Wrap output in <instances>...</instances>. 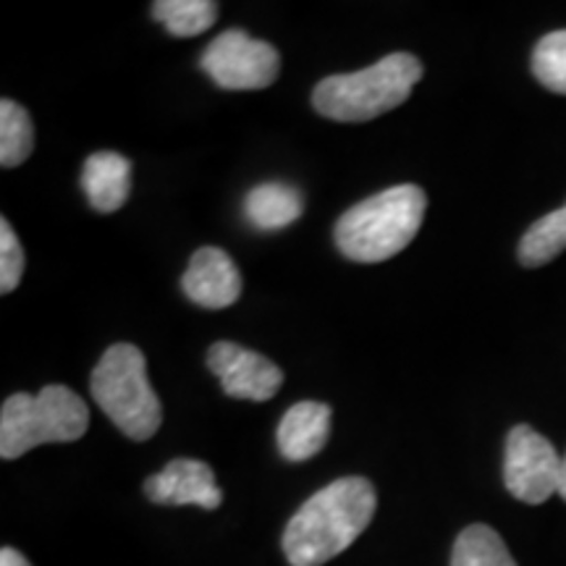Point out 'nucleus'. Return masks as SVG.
<instances>
[{
  "label": "nucleus",
  "mask_w": 566,
  "mask_h": 566,
  "mask_svg": "<svg viewBox=\"0 0 566 566\" xmlns=\"http://www.w3.org/2000/svg\"><path fill=\"white\" fill-rule=\"evenodd\" d=\"M147 499L163 506H200L218 509L223 504V491L216 483V472L200 459H174L158 475L145 480Z\"/></svg>",
  "instance_id": "1a4fd4ad"
},
{
  "label": "nucleus",
  "mask_w": 566,
  "mask_h": 566,
  "mask_svg": "<svg viewBox=\"0 0 566 566\" xmlns=\"http://www.w3.org/2000/svg\"><path fill=\"white\" fill-rule=\"evenodd\" d=\"M331 436V407L321 401H300L289 407L279 424V451L289 462H304L321 454Z\"/></svg>",
  "instance_id": "9b49d317"
},
{
  "label": "nucleus",
  "mask_w": 566,
  "mask_h": 566,
  "mask_svg": "<svg viewBox=\"0 0 566 566\" xmlns=\"http://www.w3.org/2000/svg\"><path fill=\"white\" fill-rule=\"evenodd\" d=\"M304 212V197L292 184L268 181L258 184L244 197V216L254 229L279 231L300 221Z\"/></svg>",
  "instance_id": "ddd939ff"
},
{
  "label": "nucleus",
  "mask_w": 566,
  "mask_h": 566,
  "mask_svg": "<svg viewBox=\"0 0 566 566\" xmlns=\"http://www.w3.org/2000/svg\"><path fill=\"white\" fill-rule=\"evenodd\" d=\"M90 428V409L66 386L40 394H13L0 409V457L19 459L42 443L80 441Z\"/></svg>",
  "instance_id": "20e7f679"
},
{
  "label": "nucleus",
  "mask_w": 566,
  "mask_h": 566,
  "mask_svg": "<svg viewBox=\"0 0 566 566\" xmlns=\"http://www.w3.org/2000/svg\"><path fill=\"white\" fill-rule=\"evenodd\" d=\"M428 197L415 184L384 189L338 218L334 239L352 263H386L405 252L420 231Z\"/></svg>",
  "instance_id": "f03ea898"
},
{
  "label": "nucleus",
  "mask_w": 566,
  "mask_h": 566,
  "mask_svg": "<svg viewBox=\"0 0 566 566\" xmlns=\"http://www.w3.org/2000/svg\"><path fill=\"white\" fill-rule=\"evenodd\" d=\"M562 480V457L546 436L530 424H514L506 438L504 483L514 499L525 504H546L558 493Z\"/></svg>",
  "instance_id": "0eeeda50"
},
{
  "label": "nucleus",
  "mask_w": 566,
  "mask_h": 566,
  "mask_svg": "<svg viewBox=\"0 0 566 566\" xmlns=\"http://www.w3.org/2000/svg\"><path fill=\"white\" fill-rule=\"evenodd\" d=\"M181 289L189 302L208 310H226L242 296V273L229 252L202 247L192 254L181 275Z\"/></svg>",
  "instance_id": "9d476101"
},
{
  "label": "nucleus",
  "mask_w": 566,
  "mask_h": 566,
  "mask_svg": "<svg viewBox=\"0 0 566 566\" xmlns=\"http://www.w3.org/2000/svg\"><path fill=\"white\" fill-rule=\"evenodd\" d=\"M82 189L92 210L116 212L122 210L132 192V160L122 153H95L82 168Z\"/></svg>",
  "instance_id": "f8f14e48"
},
{
  "label": "nucleus",
  "mask_w": 566,
  "mask_h": 566,
  "mask_svg": "<svg viewBox=\"0 0 566 566\" xmlns=\"http://www.w3.org/2000/svg\"><path fill=\"white\" fill-rule=\"evenodd\" d=\"M558 495L566 501V454L562 457V480H558Z\"/></svg>",
  "instance_id": "412c9836"
},
{
  "label": "nucleus",
  "mask_w": 566,
  "mask_h": 566,
  "mask_svg": "<svg viewBox=\"0 0 566 566\" xmlns=\"http://www.w3.org/2000/svg\"><path fill=\"white\" fill-rule=\"evenodd\" d=\"M200 66L221 90H265L279 80L281 55L271 42L254 40L244 30H229L205 48Z\"/></svg>",
  "instance_id": "423d86ee"
},
{
  "label": "nucleus",
  "mask_w": 566,
  "mask_h": 566,
  "mask_svg": "<svg viewBox=\"0 0 566 566\" xmlns=\"http://www.w3.org/2000/svg\"><path fill=\"white\" fill-rule=\"evenodd\" d=\"M378 509L367 478H338L289 520L281 546L292 566H323L365 533Z\"/></svg>",
  "instance_id": "f257e3e1"
},
{
  "label": "nucleus",
  "mask_w": 566,
  "mask_h": 566,
  "mask_svg": "<svg viewBox=\"0 0 566 566\" xmlns=\"http://www.w3.org/2000/svg\"><path fill=\"white\" fill-rule=\"evenodd\" d=\"M218 3L212 0H158L153 17L166 27L174 38H197L218 21Z\"/></svg>",
  "instance_id": "dca6fc26"
},
{
  "label": "nucleus",
  "mask_w": 566,
  "mask_h": 566,
  "mask_svg": "<svg viewBox=\"0 0 566 566\" xmlns=\"http://www.w3.org/2000/svg\"><path fill=\"white\" fill-rule=\"evenodd\" d=\"M566 250V205L548 212L530 226L520 242V263L525 268H541Z\"/></svg>",
  "instance_id": "4468645a"
},
{
  "label": "nucleus",
  "mask_w": 566,
  "mask_h": 566,
  "mask_svg": "<svg viewBox=\"0 0 566 566\" xmlns=\"http://www.w3.org/2000/svg\"><path fill=\"white\" fill-rule=\"evenodd\" d=\"M420 80V59L391 53L363 71L325 76L313 90V105L331 122L365 124L405 105Z\"/></svg>",
  "instance_id": "7ed1b4c3"
},
{
  "label": "nucleus",
  "mask_w": 566,
  "mask_h": 566,
  "mask_svg": "<svg viewBox=\"0 0 566 566\" xmlns=\"http://www.w3.org/2000/svg\"><path fill=\"white\" fill-rule=\"evenodd\" d=\"M24 250H21L17 231L3 218L0 221V292L11 294L19 286L21 275H24Z\"/></svg>",
  "instance_id": "6ab92c4d"
},
{
  "label": "nucleus",
  "mask_w": 566,
  "mask_h": 566,
  "mask_svg": "<svg viewBox=\"0 0 566 566\" xmlns=\"http://www.w3.org/2000/svg\"><path fill=\"white\" fill-rule=\"evenodd\" d=\"M92 396L108 420L132 441H150L163 424L158 394L147 380V363L134 344H113L90 378Z\"/></svg>",
  "instance_id": "39448f33"
},
{
  "label": "nucleus",
  "mask_w": 566,
  "mask_h": 566,
  "mask_svg": "<svg viewBox=\"0 0 566 566\" xmlns=\"http://www.w3.org/2000/svg\"><path fill=\"white\" fill-rule=\"evenodd\" d=\"M208 367L221 378V388L231 399L268 401L283 386V370L263 354L233 342H216L208 349Z\"/></svg>",
  "instance_id": "6e6552de"
},
{
  "label": "nucleus",
  "mask_w": 566,
  "mask_h": 566,
  "mask_svg": "<svg viewBox=\"0 0 566 566\" xmlns=\"http://www.w3.org/2000/svg\"><path fill=\"white\" fill-rule=\"evenodd\" d=\"M451 566H516V562L493 527L472 525L459 533Z\"/></svg>",
  "instance_id": "2eb2a0df"
},
{
  "label": "nucleus",
  "mask_w": 566,
  "mask_h": 566,
  "mask_svg": "<svg viewBox=\"0 0 566 566\" xmlns=\"http://www.w3.org/2000/svg\"><path fill=\"white\" fill-rule=\"evenodd\" d=\"M533 74L543 87L566 95V30L551 32L535 45Z\"/></svg>",
  "instance_id": "a211bd4d"
},
{
  "label": "nucleus",
  "mask_w": 566,
  "mask_h": 566,
  "mask_svg": "<svg viewBox=\"0 0 566 566\" xmlns=\"http://www.w3.org/2000/svg\"><path fill=\"white\" fill-rule=\"evenodd\" d=\"M34 150L32 116L19 103L0 101V166L17 168Z\"/></svg>",
  "instance_id": "f3484780"
},
{
  "label": "nucleus",
  "mask_w": 566,
  "mask_h": 566,
  "mask_svg": "<svg viewBox=\"0 0 566 566\" xmlns=\"http://www.w3.org/2000/svg\"><path fill=\"white\" fill-rule=\"evenodd\" d=\"M0 566H32L17 548H3L0 551Z\"/></svg>",
  "instance_id": "aec40b11"
}]
</instances>
